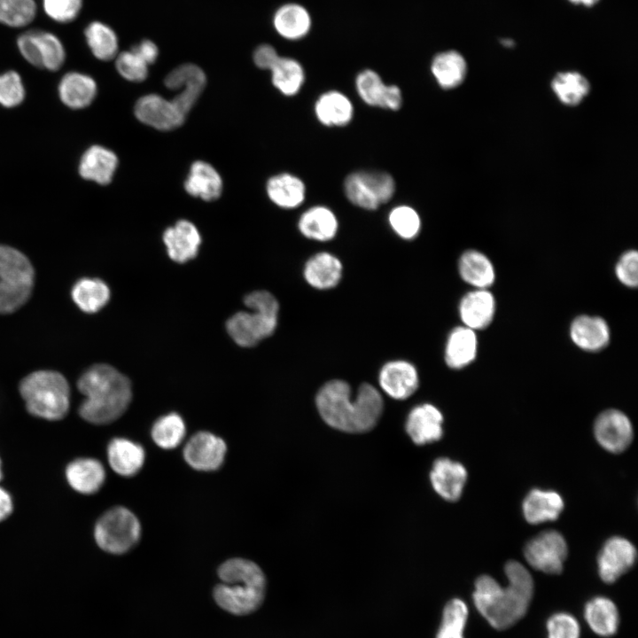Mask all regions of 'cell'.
Listing matches in <instances>:
<instances>
[{
    "label": "cell",
    "mask_w": 638,
    "mask_h": 638,
    "mask_svg": "<svg viewBox=\"0 0 638 638\" xmlns=\"http://www.w3.org/2000/svg\"><path fill=\"white\" fill-rule=\"evenodd\" d=\"M617 279L625 286L634 288L638 284V253L635 250L625 252L615 266Z\"/></svg>",
    "instance_id": "cell-50"
},
{
    "label": "cell",
    "mask_w": 638,
    "mask_h": 638,
    "mask_svg": "<svg viewBox=\"0 0 638 638\" xmlns=\"http://www.w3.org/2000/svg\"><path fill=\"white\" fill-rule=\"evenodd\" d=\"M79 391L85 399L79 407V415L93 424H106L119 418L128 408L131 398V384L128 377L107 364H95L80 377Z\"/></svg>",
    "instance_id": "cell-3"
},
{
    "label": "cell",
    "mask_w": 638,
    "mask_h": 638,
    "mask_svg": "<svg viewBox=\"0 0 638 638\" xmlns=\"http://www.w3.org/2000/svg\"><path fill=\"white\" fill-rule=\"evenodd\" d=\"M502 44L505 45V46H507V47H510V46L513 45V42H512L511 40H510V39H508V40H503V41H502Z\"/></svg>",
    "instance_id": "cell-57"
},
{
    "label": "cell",
    "mask_w": 638,
    "mask_h": 638,
    "mask_svg": "<svg viewBox=\"0 0 638 638\" xmlns=\"http://www.w3.org/2000/svg\"><path fill=\"white\" fill-rule=\"evenodd\" d=\"M402 105V93L401 89L394 84L388 85L385 97L383 108L397 111Z\"/></svg>",
    "instance_id": "cell-54"
},
{
    "label": "cell",
    "mask_w": 638,
    "mask_h": 638,
    "mask_svg": "<svg viewBox=\"0 0 638 638\" xmlns=\"http://www.w3.org/2000/svg\"><path fill=\"white\" fill-rule=\"evenodd\" d=\"M35 282L34 268L19 250L0 245V314H11L29 299Z\"/></svg>",
    "instance_id": "cell-7"
},
{
    "label": "cell",
    "mask_w": 638,
    "mask_h": 638,
    "mask_svg": "<svg viewBox=\"0 0 638 638\" xmlns=\"http://www.w3.org/2000/svg\"><path fill=\"white\" fill-rule=\"evenodd\" d=\"M388 222L395 234L406 240L416 237L421 230L418 213L406 205L393 207L388 214Z\"/></svg>",
    "instance_id": "cell-45"
},
{
    "label": "cell",
    "mask_w": 638,
    "mask_h": 638,
    "mask_svg": "<svg viewBox=\"0 0 638 638\" xmlns=\"http://www.w3.org/2000/svg\"><path fill=\"white\" fill-rule=\"evenodd\" d=\"M388 85L374 70L365 69L355 78V89L361 99L370 106L383 108Z\"/></svg>",
    "instance_id": "cell-44"
},
{
    "label": "cell",
    "mask_w": 638,
    "mask_h": 638,
    "mask_svg": "<svg viewBox=\"0 0 638 638\" xmlns=\"http://www.w3.org/2000/svg\"><path fill=\"white\" fill-rule=\"evenodd\" d=\"M431 71L439 86L451 89L461 85L465 79L467 64L459 52L447 51L432 58Z\"/></svg>",
    "instance_id": "cell-37"
},
{
    "label": "cell",
    "mask_w": 638,
    "mask_h": 638,
    "mask_svg": "<svg viewBox=\"0 0 638 638\" xmlns=\"http://www.w3.org/2000/svg\"><path fill=\"white\" fill-rule=\"evenodd\" d=\"M461 278L474 289H488L495 280V269L490 259L477 250H467L458 261Z\"/></svg>",
    "instance_id": "cell-33"
},
{
    "label": "cell",
    "mask_w": 638,
    "mask_h": 638,
    "mask_svg": "<svg viewBox=\"0 0 638 638\" xmlns=\"http://www.w3.org/2000/svg\"><path fill=\"white\" fill-rule=\"evenodd\" d=\"M135 114L141 122L160 130L178 128L185 119L172 101L157 94L140 97L135 105Z\"/></svg>",
    "instance_id": "cell-16"
},
{
    "label": "cell",
    "mask_w": 638,
    "mask_h": 638,
    "mask_svg": "<svg viewBox=\"0 0 638 638\" xmlns=\"http://www.w3.org/2000/svg\"><path fill=\"white\" fill-rule=\"evenodd\" d=\"M568 554L564 536L555 530L544 531L525 545L524 556L535 570L548 574H558L564 568Z\"/></svg>",
    "instance_id": "cell-10"
},
{
    "label": "cell",
    "mask_w": 638,
    "mask_h": 638,
    "mask_svg": "<svg viewBox=\"0 0 638 638\" xmlns=\"http://www.w3.org/2000/svg\"><path fill=\"white\" fill-rule=\"evenodd\" d=\"M584 619L590 629L601 637L614 635L619 625V610L606 596H595L584 607Z\"/></svg>",
    "instance_id": "cell-30"
},
{
    "label": "cell",
    "mask_w": 638,
    "mask_h": 638,
    "mask_svg": "<svg viewBox=\"0 0 638 638\" xmlns=\"http://www.w3.org/2000/svg\"><path fill=\"white\" fill-rule=\"evenodd\" d=\"M571 2L574 4H582L584 5H593L595 4L598 0H570Z\"/></svg>",
    "instance_id": "cell-56"
},
{
    "label": "cell",
    "mask_w": 638,
    "mask_h": 638,
    "mask_svg": "<svg viewBox=\"0 0 638 638\" xmlns=\"http://www.w3.org/2000/svg\"><path fill=\"white\" fill-rule=\"evenodd\" d=\"M551 88L563 104L574 106L589 93L590 84L587 78L578 72H564L553 78Z\"/></svg>",
    "instance_id": "cell-41"
},
{
    "label": "cell",
    "mask_w": 638,
    "mask_h": 638,
    "mask_svg": "<svg viewBox=\"0 0 638 638\" xmlns=\"http://www.w3.org/2000/svg\"><path fill=\"white\" fill-rule=\"evenodd\" d=\"M270 71L273 85L285 96L299 93L305 82L304 68L292 58L280 57Z\"/></svg>",
    "instance_id": "cell-39"
},
{
    "label": "cell",
    "mask_w": 638,
    "mask_h": 638,
    "mask_svg": "<svg viewBox=\"0 0 638 638\" xmlns=\"http://www.w3.org/2000/svg\"><path fill=\"white\" fill-rule=\"evenodd\" d=\"M185 424L176 413H169L160 417L152 425L151 434L157 446L164 449H172L181 444L185 436Z\"/></svg>",
    "instance_id": "cell-42"
},
{
    "label": "cell",
    "mask_w": 638,
    "mask_h": 638,
    "mask_svg": "<svg viewBox=\"0 0 638 638\" xmlns=\"http://www.w3.org/2000/svg\"><path fill=\"white\" fill-rule=\"evenodd\" d=\"M106 451L110 467L121 476H134L144 465L145 459L144 447L128 439H113Z\"/></svg>",
    "instance_id": "cell-24"
},
{
    "label": "cell",
    "mask_w": 638,
    "mask_h": 638,
    "mask_svg": "<svg viewBox=\"0 0 638 638\" xmlns=\"http://www.w3.org/2000/svg\"><path fill=\"white\" fill-rule=\"evenodd\" d=\"M522 510L528 523L541 524L556 519L564 510V501L555 491L533 489L525 496Z\"/></svg>",
    "instance_id": "cell-28"
},
{
    "label": "cell",
    "mask_w": 638,
    "mask_h": 638,
    "mask_svg": "<svg viewBox=\"0 0 638 638\" xmlns=\"http://www.w3.org/2000/svg\"><path fill=\"white\" fill-rule=\"evenodd\" d=\"M276 33L287 40H299L306 36L312 25L308 11L302 5L289 3L280 6L273 16Z\"/></svg>",
    "instance_id": "cell-32"
},
{
    "label": "cell",
    "mask_w": 638,
    "mask_h": 638,
    "mask_svg": "<svg viewBox=\"0 0 638 638\" xmlns=\"http://www.w3.org/2000/svg\"><path fill=\"white\" fill-rule=\"evenodd\" d=\"M314 110L318 121L326 127H345L354 116L351 100L337 90L321 94L315 103Z\"/></svg>",
    "instance_id": "cell-27"
},
{
    "label": "cell",
    "mask_w": 638,
    "mask_h": 638,
    "mask_svg": "<svg viewBox=\"0 0 638 638\" xmlns=\"http://www.w3.org/2000/svg\"><path fill=\"white\" fill-rule=\"evenodd\" d=\"M226 453L224 440L209 432L195 433L183 448L186 463L200 471L218 470L224 462Z\"/></svg>",
    "instance_id": "cell-14"
},
{
    "label": "cell",
    "mask_w": 638,
    "mask_h": 638,
    "mask_svg": "<svg viewBox=\"0 0 638 638\" xmlns=\"http://www.w3.org/2000/svg\"><path fill=\"white\" fill-rule=\"evenodd\" d=\"M569 334L573 344L587 352L601 351L611 340L609 324L597 315L576 316L571 323Z\"/></svg>",
    "instance_id": "cell-20"
},
{
    "label": "cell",
    "mask_w": 638,
    "mask_h": 638,
    "mask_svg": "<svg viewBox=\"0 0 638 638\" xmlns=\"http://www.w3.org/2000/svg\"><path fill=\"white\" fill-rule=\"evenodd\" d=\"M87 43L93 55L104 61L114 58L118 54L119 41L114 30L100 21H93L85 29Z\"/></svg>",
    "instance_id": "cell-40"
},
{
    "label": "cell",
    "mask_w": 638,
    "mask_h": 638,
    "mask_svg": "<svg viewBox=\"0 0 638 638\" xmlns=\"http://www.w3.org/2000/svg\"><path fill=\"white\" fill-rule=\"evenodd\" d=\"M19 390L27 412L34 416L58 421L69 411V385L57 371H34L20 381Z\"/></svg>",
    "instance_id": "cell-5"
},
{
    "label": "cell",
    "mask_w": 638,
    "mask_h": 638,
    "mask_svg": "<svg viewBox=\"0 0 638 638\" xmlns=\"http://www.w3.org/2000/svg\"><path fill=\"white\" fill-rule=\"evenodd\" d=\"M94 540L97 545L111 554L130 550L141 537V525L128 509L116 506L106 510L96 522Z\"/></svg>",
    "instance_id": "cell-8"
},
{
    "label": "cell",
    "mask_w": 638,
    "mask_h": 638,
    "mask_svg": "<svg viewBox=\"0 0 638 638\" xmlns=\"http://www.w3.org/2000/svg\"><path fill=\"white\" fill-rule=\"evenodd\" d=\"M164 83L170 90H177L171 100L186 115L198 99L206 83L204 71L197 65L183 64L168 73Z\"/></svg>",
    "instance_id": "cell-12"
},
{
    "label": "cell",
    "mask_w": 638,
    "mask_h": 638,
    "mask_svg": "<svg viewBox=\"0 0 638 638\" xmlns=\"http://www.w3.org/2000/svg\"><path fill=\"white\" fill-rule=\"evenodd\" d=\"M266 190L269 199L282 208H296L306 198L305 183L300 177L289 173L269 178Z\"/></svg>",
    "instance_id": "cell-34"
},
{
    "label": "cell",
    "mask_w": 638,
    "mask_h": 638,
    "mask_svg": "<svg viewBox=\"0 0 638 638\" xmlns=\"http://www.w3.org/2000/svg\"><path fill=\"white\" fill-rule=\"evenodd\" d=\"M17 45L23 58L36 67L56 71L65 61L62 43L50 32L26 31L18 37Z\"/></svg>",
    "instance_id": "cell-11"
},
{
    "label": "cell",
    "mask_w": 638,
    "mask_h": 638,
    "mask_svg": "<svg viewBox=\"0 0 638 638\" xmlns=\"http://www.w3.org/2000/svg\"><path fill=\"white\" fill-rule=\"evenodd\" d=\"M34 0H0V23L12 27L29 24L35 17Z\"/></svg>",
    "instance_id": "cell-46"
},
{
    "label": "cell",
    "mask_w": 638,
    "mask_h": 638,
    "mask_svg": "<svg viewBox=\"0 0 638 638\" xmlns=\"http://www.w3.org/2000/svg\"><path fill=\"white\" fill-rule=\"evenodd\" d=\"M469 617L464 601L454 598L444 607L440 626L436 638H464V629Z\"/></svg>",
    "instance_id": "cell-43"
},
{
    "label": "cell",
    "mask_w": 638,
    "mask_h": 638,
    "mask_svg": "<svg viewBox=\"0 0 638 638\" xmlns=\"http://www.w3.org/2000/svg\"><path fill=\"white\" fill-rule=\"evenodd\" d=\"M118 73L126 80L139 82L148 75V65L131 49L121 51L115 57Z\"/></svg>",
    "instance_id": "cell-47"
},
{
    "label": "cell",
    "mask_w": 638,
    "mask_h": 638,
    "mask_svg": "<svg viewBox=\"0 0 638 638\" xmlns=\"http://www.w3.org/2000/svg\"><path fill=\"white\" fill-rule=\"evenodd\" d=\"M251 312H237L227 322V331L239 346L249 347L274 333L279 304L270 292L255 291L245 298Z\"/></svg>",
    "instance_id": "cell-6"
},
{
    "label": "cell",
    "mask_w": 638,
    "mask_h": 638,
    "mask_svg": "<svg viewBox=\"0 0 638 638\" xmlns=\"http://www.w3.org/2000/svg\"><path fill=\"white\" fill-rule=\"evenodd\" d=\"M117 165L118 159L113 152L93 145L83 153L79 172L82 178L105 185L112 181Z\"/></svg>",
    "instance_id": "cell-29"
},
{
    "label": "cell",
    "mask_w": 638,
    "mask_h": 638,
    "mask_svg": "<svg viewBox=\"0 0 638 638\" xmlns=\"http://www.w3.org/2000/svg\"><path fill=\"white\" fill-rule=\"evenodd\" d=\"M594 433L602 447L618 454L626 450L632 442L634 431L627 416L618 409L603 411L595 419Z\"/></svg>",
    "instance_id": "cell-13"
},
{
    "label": "cell",
    "mask_w": 638,
    "mask_h": 638,
    "mask_svg": "<svg viewBox=\"0 0 638 638\" xmlns=\"http://www.w3.org/2000/svg\"><path fill=\"white\" fill-rule=\"evenodd\" d=\"M72 298L83 312L96 313L108 302L110 290L100 279L82 278L74 285Z\"/></svg>",
    "instance_id": "cell-38"
},
{
    "label": "cell",
    "mask_w": 638,
    "mask_h": 638,
    "mask_svg": "<svg viewBox=\"0 0 638 638\" xmlns=\"http://www.w3.org/2000/svg\"><path fill=\"white\" fill-rule=\"evenodd\" d=\"M343 267L335 255L322 252L311 256L304 267V278L313 288L328 290L335 287L342 276Z\"/></svg>",
    "instance_id": "cell-26"
},
{
    "label": "cell",
    "mask_w": 638,
    "mask_h": 638,
    "mask_svg": "<svg viewBox=\"0 0 638 638\" xmlns=\"http://www.w3.org/2000/svg\"><path fill=\"white\" fill-rule=\"evenodd\" d=\"M349 384L341 379L326 382L315 396V405L323 420L331 427L349 433L372 430L379 421L384 400L380 392L362 383L352 398Z\"/></svg>",
    "instance_id": "cell-2"
},
{
    "label": "cell",
    "mask_w": 638,
    "mask_h": 638,
    "mask_svg": "<svg viewBox=\"0 0 638 638\" xmlns=\"http://www.w3.org/2000/svg\"><path fill=\"white\" fill-rule=\"evenodd\" d=\"M61 101L74 109L84 108L90 105L97 94L94 79L78 72H70L63 76L58 85Z\"/></svg>",
    "instance_id": "cell-36"
},
{
    "label": "cell",
    "mask_w": 638,
    "mask_h": 638,
    "mask_svg": "<svg viewBox=\"0 0 638 638\" xmlns=\"http://www.w3.org/2000/svg\"><path fill=\"white\" fill-rule=\"evenodd\" d=\"M2 478H3L2 461H1V458H0V481L2 480Z\"/></svg>",
    "instance_id": "cell-58"
},
{
    "label": "cell",
    "mask_w": 638,
    "mask_h": 638,
    "mask_svg": "<svg viewBox=\"0 0 638 638\" xmlns=\"http://www.w3.org/2000/svg\"><path fill=\"white\" fill-rule=\"evenodd\" d=\"M378 384L389 397L406 400L417 390L419 376L416 368L411 362L393 360L385 363L380 369Z\"/></svg>",
    "instance_id": "cell-17"
},
{
    "label": "cell",
    "mask_w": 638,
    "mask_h": 638,
    "mask_svg": "<svg viewBox=\"0 0 638 638\" xmlns=\"http://www.w3.org/2000/svg\"><path fill=\"white\" fill-rule=\"evenodd\" d=\"M184 188L193 197L212 201L221 196L222 181L210 164L198 160L191 165Z\"/></svg>",
    "instance_id": "cell-35"
},
{
    "label": "cell",
    "mask_w": 638,
    "mask_h": 638,
    "mask_svg": "<svg viewBox=\"0 0 638 638\" xmlns=\"http://www.w3.org/2000/svg\"><path fill=\"white\" fill-rule=\"evenodd\" d=\"M276 50L270 44L259 45L253 51V62L261 69L270 70L279 59Z\"/></svg>",
    "instance_id": "cell-52"
},
{
    "label": "cell",
    "mask_w": 638,
    "mask_h": 638,
    "mask_svg": "<svg viewBox=\"0 0 638 638\" xmlns=\"http://www.w3.org/2000/svg\"><path fill=\"white\" fill-rule=\"evenodd\" d=\"M393 176L383 171H356L349 174L344 182L347 199L354 206L375 210L388 202L395 193Z\"/></svg>",
    "instance_id": "cell-9"
},
{
    "label": "cell",
    "mask_w": 638,
    "mask_h": 638,
    "mask_svg": "<svg viewBox=\"0 0 638 638\" xmlns=\"http://www.w3.org/2000/svg\"><path fill=\"white\" fill-rule=\"evenodd\" d=\"M65 477L69 486L78 494L97 493L105 480V471L100 461L91 457H80L66 467Z\"/></svg>",
    "instance_id": "cell-22"
},
{
    "label": "cell",
    "mask_w": 638,
    "mask_h": 638,
    "mask_svg": "<svg viewBox=\"0 0 638 638\" xmlns=\"http://www.w3.org/2000/svg\"><path fill=\"white\" fill-rule=\"evenodd\" d=\"M298 228L305 237L325 242L334 238L338 232V222L335 214L329 207L315 206L300 215Z\"/></svg>",
    "instance_id": "cell-31"
},
{
    "label": "cell",
    "mask_w": 638,
    "mask_h": 638,
    "mask_svg": "<svg viewBox=\"0 0 638 638\" xmlns=\"http://www.w3.org/2000/svg\"><path fill=\"white\" fill-rule=\"evenodd\" d=\"M82 0H43V8L49 17L58 22H70L79 14Z\"/></svg>",
    "instance_id": "cell-51"
},
{
    "label": "cell",
    "mask_w": 638,
    "mask_h": 638,
    "mask_svg": "<svg viewBox=\"0 0 638 638\" xmlns=\"http://www.w3.org/2000/svg\"><path fill=\"white\" fill-rule=\"evenodd\" d=\"M504 572L506 587L489 575H481L475 581L472 594L478 613L497 630L512 626L525 615L534 590L533 577L521 563L509 561Z\"/></svg>",
    "instance_id": "cell-1"
},
{
    "label": "cell",
    "mask_w": 638,
    "mask_h": 638,
    "mask_svg": "<svg viewBox=\"0 0 638 638\" xmlns=\"http://www.w3.org/2000/svg\"><path fill=\"white\" fill-rule=\"evenodd\" d=\"M24 97V86L17 72L9 71L0 74V105L14 107L23 101Z\"/></svg>",
    "instance_id": "cell-49"
},
{
    "label": "cell",
    "mask_w": 638,
    "mask_h": 638,
    "mask_svg": "<svg viewBox=\"0 0 638 638\" xmlns=\"http://www.w3.org/2000/svg\"><path fill=\"white\" fill-rule=\"evenodd\" d=\"M163 241L168 256L173 261L183 263L198 254L201 237L193 223L187 220H180L165 230Z\"/></svg>",
    "instance_id": "cell-23"
},
{
    "label": "cell",
    "mask_w": 638,
    "mask_h": 638,
    "mask_svg": "<svg viewBox=\"0 0 638 638\" xmlns=\"http://www.w3.org/2000/svg\"><path fill=\"white\" fill-rule=\"evenodd\" d=\"M218 576L222 583L214 590L217 604L236 615L255 611L262 603L266 579L254 562L244 558H231L222 564Z\"/></svg>",
    "instance_id": "cell-4"
},
{
    "label": "cell",
    "mask_w": 638,
    "mask_h": 638,
    "mask_svg": "<svg viewBox=\"0 0 638 638\" xmlns=\"http://www.w3.org/2000/svg\"><path fill=\"white\" fill-rule=\"evenodd\" d=\"M547 638H580L577 619L564 611L552 614L546 623Z\"/></svg>",
    "instance_id": "cell-48"
},
{
    "label": "cell",
    "mask_w": 638,
    "mask_h": 638,
    "mask_svg": "<svg viewBox=\"0 0 638 638\" xmlns=\"http://www.w3.org/2000/svg\"><path fill=\"white\" fill-rule=\"evenodd\" d=\"M465 467L447 457H440L432 464L430 479L434 491L444 500L457 501L467 480Z\"/></svg>",
    "instance_id": "cell-21"
},
{
    "label": "cell",
    "mask_w": 638,
    "mask_h": 638,
    "mask_svg": "<svg viewBox=\"0 0 638 638\" xmlns=\"http://www.w3.org/2000/svg\"><path fill=\"white\" fill-rule=\"evenodd\" d=\"M478 354L476 331L463 325L454 328L447 336L444 358L446 364L454 370L470 365Z\"/></svg>",
    "instance_id": "cell-25"
},
{
    "label": "cell",
    "mask_w": 638,
    "mask_h": 638,
    "mask_svg": "<svg viewBox=\"0 0 638 638\" xmlns=\"http://www.w3.org/2000/svg\"><path fill=\"white\" fill-rule=\"evenodd\" d=\"M636 557L637 551L631 541L619 536L610 538L597 556L601 580L608 584L615 582L633 567Z\"/></svg>",
    "instance_id": "cell-15"
},
{
    "label": "cell",
    "mask_w": 638,
    "mask_h": 638,
    "mask_svg": "<svg viewBox=\"0 0 638 638\" xmlns=\"http://www.w3.org/2000/svg\"><path fill=\"white\" fill-rule=\"evenodd\" d=\"M443 416L432 404L423 403L408 413L405 430L411 440L418 446L440 440L443 435Z\"/></svg>",
    "instance_id": "cell-18"
},
{
    "label": "cell",
    "mask_w": 638,
    "mask_h": 638,
    "mask_svg": "<svg viewBox=\"0 0 638 638\" xmlns=\"http://www.w3.org/2000/svg\"><path fill=\"white\" fill-rule=\"evenodd\" d=\"M148 66L153 64L159 55L156 43L149 39L142 40L131 48Z\"/></svg>",
    "instance_id": "cell-53"
},
{
    "label": "cell",
    "mask_w": 638,
    "mask_h": 638,
    "mask_svg": "<svg viewBox=\"0 0 638 638\" xmlns=\"http://www.w3.org/2000/svg\"><path fill=\"white\" fill-rule=\"evenodd\" d=\"M495 311V299L488 289H473L463 296L458 306L463 325L475 331L489 326Z\"/></svg>",
    "instance_id": "cell-19"
},
{
    "label": "cell",
    "mask_w": 638,
    "mask_h": 638,
    "mask_svg": "<svg viewBox=\"0 0 638 638\" xmlns=\"http://www.w3.org/2000/svg\"><path fill=\"white\" fill-rule=\"evenodd\" d=\"M13 511V501L7 490L0 486V523Z\"/></svg>",
    "instance_id": "cell-55"
}]
</instances>
